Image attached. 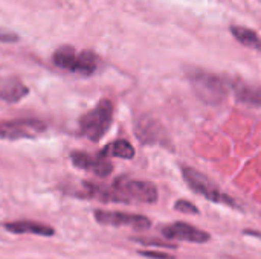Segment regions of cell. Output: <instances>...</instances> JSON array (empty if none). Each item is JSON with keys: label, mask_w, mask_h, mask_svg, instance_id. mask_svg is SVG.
Returning a JSON list of instances; mask_svg holds the SVG:
<instances>
[{"label": "cell", "mask_w": 261, "mask_h": 259, "mask_svg": "<svg viewBox=\"0 0 261 259\" xmlns=\"http://www.w3.org/2000/svg\"><path fill=\"white\" fill-rule=\"evenodd\" d=\"M70 160L76 168L90 171L98 177H109L113 171V165L110 163V160H107V157H104L101 154L90 156L87 153L75 151L70 154Z\"/></svg>", "instance_id": "9"}, {"label": "cell", "mask_w": 261, "mask_h": 259, "mask_svg": "<svg viewBox=\"0 0 261 259\" xmlns=\"http://www.w3.org/2000/svg\"><path fill=\"white\" fill-rule=\"evenodd\" d=\"M182 174H184L185 182L188 183V186L194 192L203 195L205 198H208V200H211L214 203H222V205H228V206H232V208H239L236 200H232L229 195L223 194L220 191V188L213 180H210L205 174L199 172L197 169L190 168V166H184Z\"/></svg>", "instance_id": "5"}, {"label": "cell", "mask_w": 261, "mask_h": 259, "mask_svg": "<svg viewBox=\"0 0 261 259\" xmlns=\"http://www.w3.org/2000/svg\"><path fill=\"white\" fill-rule=\"evenodd\" d=\"M135 133H136V137L142 143H148V145L164 143L165 137H167L165 130L161 125V122L148 114H144L138 119V122L135 125Z\"/></svg>", "instance_id": "10"}, {"label": "cell", "mask_w": 261, "mask_h": 259, "mask_svg": "<svg viewBox=\"0 0 261 259\" xmlns=\"http://www.w3.org/2000/svg\"><path fill=\"white\" fill-rule=\"evenodd\" d=\"M188 78L194 93L202 102L208 105H219L226 99L228 84L222 76L203 70H194L190 72Z\"/></svg>", "instance_id": "3"}, {"label": "cell", "mask_w": 261, "mask_h": 259, "mask_svg": "<svg viewBox=\"0 0 261 259\" xmlns=\"http://www.w3.org/2000/svg\"><path fill=\"white\" fill-rule=\"evenodd\" d=\"M174 209L179 211V212H184V214H199V208L187 200H179L176 205H174Z\"/></svg>", "instance_id": "16"}, {"label": "cell", "mask_w": 261, "mask_h": 259, "mask_svg": "<svg viewBox=\"0 0 261 259\" xmlns=\"http://www.w3.org/2000/svg\"><path fill=\"white\" fill-rule=\"evenodd\" d=\"M232 89L242 104L249 107H261V87L245 82H234Z\"/></svg>", "instance_id": "13"}, {"label": "cell", "mask_w": 261, "mask_h": 259, "mask_svg": "<svg viewBox=\"0 0 261 259\" xmlns=\"http://www.w3.org/2000/svg\"><path fill=\"white\" fill-rule=\"evenodd\" d=\"M29 93V89L14 75L0 76V99L5 102H18Z\"/></svg>", "instance_id": "11"}, {"label": "cell", "mask_w": 261, "mask_h": 259, "mask_svg": "<svg viewBox=\"0 0 261 259\" xmlns=\"http://www.w3.org/2000/svg\"><path fill=\"white\" fill-rule=\"evenodd\" d=\"M46 131V124L38 119H11L0 121V139L18 140V139H34Z\"/></svg>", "instance_id": "6"}, {"label": "cell", "mask_w": 261, "mask_h": 259, "mask_svg": "<svg viewBox=\"0 0 261 259\" xmlns=\"http://www.w3.org/2000/svg\"><path fill=\"white\" fill-rule=\"evenodd\" d=\"M162 235L168 240H177V241H187V243H196V244H205L211 240V235L205 231H200L194 227L193 224L176 221L171 224H167L161 229Z\"/></svg>", "instance_id": "8"}, {"label": "cell", "mask_w": 261, "mask_h": 259, "mask_svg": "<svg viewBox=\"0 0 261 259\" xmlns=\"http://www.w3.org/2000/svg\"><path fill=\"white\" fill-rule=\"evenodd\" d=\"M84 195L96 198L106 203H156L158 202V188L144 180H132L127 177H119L110 186L98 183H84Z\"/></svg>", "instance_id": "1"}, {"label": "cell", "mask_w": 261, "mask_h": 259, "mask_svg": "<svg viewBox=\"0 0 261 259\" xmlns=\"http://www.w3.org/2000/svg\"><path fill=\"white\" fill-rule=\"evenodd\" d=\"M231 34L242 44L261 50V38L257 35V32H254L248 27H243V26H231Z\"/></svg>", "instance_id": "15"}, {"label": "cell", "mask_w": 261, "mask_h": 259, "mask_svg": "<svg viewBox=\"0 0 261 259\" xmlns=\"http://www.w3.org/2000/svg\"><path fill=\"white\" fill-rule=\"evenodd\" d=\"M113 121V104L109 99H102L90 111L80 118V133L92 142H98L109 131Z\"/></svg>", "instance_id": "4"}, {"label": "cell", "mask_w": 261, "mask_h": 259, "mask_svg": "<svg viewBox=\"0 0 261 259\" xmlns=\"http://www.w3.org/2000/svg\"><path fill=\"white\" fill-rule=\"evenodd\" d=\"M245 234H246V235H252V237H258V238H261L260 232H254V231H245Z\"/></svg>", "instance_id": "20"}, {"label": "cell", "mask_w": 261, "mask_h": 259, "mask_svg": "<svg viewBox=\"0 0 261 259\" xmlns=\"http://www.w3.org/2000/svg\"><path fill=\"white\" fill-rule=\"evenodd\" d=\"M5 229L12 234H32V235H41V237H52L55 232L50 226L31 221V220H20V221H11L5 224Z\"/></svg>", "instance_id": "12"}, {"label": "cell", "mask_w": 261, "mask_h": 259, "mask_svg": "<svg viewBox=\"0 0 261 259\" xmlns=\"http://www.w3.org/2000/svg\"><path fill=\"white\" fill-rule=\"evenodd\" d=\"M138 253L150 259H176L173 255H170V253L158 252V250H141V252H138Z\"/></svg>", "instance_id": "18"}, {"label": "cell", "mask_w": 261, "mask_h": 259, "mask_svg": "<svg viewBox=\"0 0 261 259\" xmlns=\"http://www.w3.org/2000/svg\"><path fill=\"white\" fill-rule=\"evenodd\" d=\"M104 157H121V159H133L135 157V148L130 142L119 139L112 143H109L101 153Z\"/></svg>", "instance_id": "14"}, {"label": "cell", "mask_w": 261, "mask_h": 259, "mask_svg": "<svg viewBox=\"0 0 261 259\" xmlns=\"http://www.w3.org/2000/svg\"><path fill=\"white\" fill-rule=\"evenodd\" d=\"M133 241H138L141 244L145 246H161V247H167V249H176L177 246L173 243H167V241H158V240H150V238H133Z\"/></svg>", "instance_id": "17"}, {"label": "cell", "mask_w": 261, "mask_h": 259, "mask_svg": "<svg viewBox=\"0 0 261 259\" xmlns=\"http://www.w3.org/2000/svg\"><path fill=\"white\" fill-rule=\"evenodd\" d=\"M52 61L57 67H60L63 70L80 73L84 76L93 75L99 64L98 56L92 50L76 52V49L72 46H60L54 52Z\"/></svg>", "instance_id": "2"}, {"label": "cell", "mask_w": 261, "mask_h": 259, "mask_svg": "<svg viewBox=\"0 0 261 259\" xmlns=\"http://www.w3.org/2000/svg\"><path fill=\"white\" fill-rule=\"evenodd\" d=\"M0 40H2V41H15V40H17V35H14V34H11V32L3 34V32L0 31Z\"/></svg>", "instance_id": "19"}, {"label": "cell", "mask_w": 261, "mask_h": 259, "mask_svg": "<svg viewBox=\"0 0 261 259\" xmlns=\"http://www.w3.org/2000/svg\"><path fill=\"white\" fill-rule=\"evenodd\" d=\"M93 215L99 224H106V226H130L138 231H145L151 226L150 218H147L145 215H138V214L98 209L95 211Z\"/></svg>", "instance_id": "7"}]
</instances>
